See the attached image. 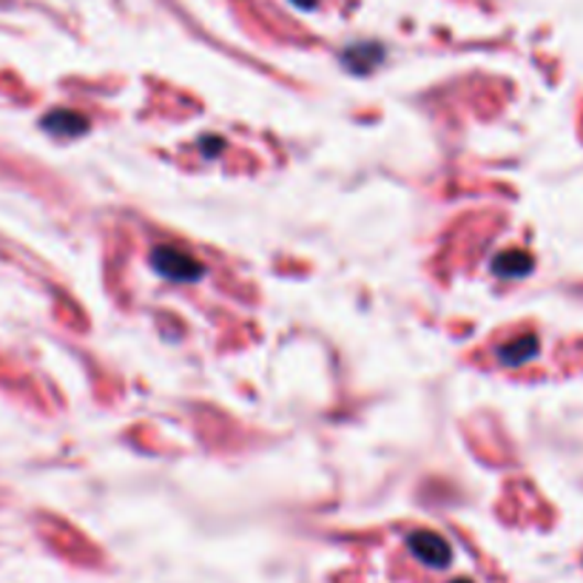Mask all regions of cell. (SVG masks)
<instances>
[{"instance_id": "cell-5", "label": "cell", "mask_w": 583, "mask_h": 583, "mask_svg": "<svg viewBox=\"0 0 583 583\" xmlns=\"http://www.w3.org/2000/svg\"><path fill=\"white\" fill-rule=\"evenodd\" d=\"M538 350H541V345H538L536 336H523V339H516L509 342V345L498 347V359H501L507 367H516L523 365V361L536 359Z\"/></svg>"}, {"instance_id": "cell-1", "label": "cell", "mask_w": 583, "mask_h": 583, "mask_svg": "<svg viewBox=\"0 0 583 583\" xmlns=\"http://www.w3.org/2000/svg\"><path fill=\"white\" fill-rule=\"evenodd\" d=\"M151 264L156 268V273L171 282H197L203 279L205 264L199 259L191 257L188 251H180V248H171V245H160L151 253Z\"/></svg>"}, {"instance_id": "cell-4", "label": "cell", "mask_w": 583, "mask_h": 583, "mask_svg": "<svg viewBox=\"0 0 583 583\" xmlns=\"http://www.w3.org/2000/svg\"><path fill=\"white\" fill-rule=\"evenodd\" d=\"M532 264L536 262H532V257L527 251H504L493 259V271L504 279H518L527 277L532 271Z\"/></svg>"}, {"instance_id": "cell-7", "label": "cell", "mask_w": 583, "mask_h": 583, "mask_svg": "<svg viewBox=\"0 0 583 583\" xmlns=\"http://www.w3.org/2000/svg\"><path fill=\"white\" fill-rule=\"evenodd\" d=\"M293 7L296 9H302V12H307V9H313L316 7V0H291Z\"/></svg>"}, {"instance_id": "cell-8", "label": "cell", "mask_w": 583, "mask_h": 583, "mask_svg": "<svg viewBox=\"0 0 583 583\" xmlns=\"http://www.w3.org/2000/svg\"><path fill=\"white\" fill-rule=\"evenodd\" d=\"M455 583H469V581H455Z\"/></svg>"}, {"instance_id": "cell-6", "label": "cell", "mask_w": 583, "mask_h": 583, "mask_svg": "<svg viewBox=\"0 0 583 583\" xmlns=\"http://www.w3.org/2000/svg\"><path fill=\"white\" fill-rule=\"evenodd\" d=\"M381 57H385L381 46H376V43H359V46H350L345 52V66L353 68V72H370Z\"/></svg>"}, {"instance_id": "cell-2", "label": "cell", "mask_w": 583, "mask_h": 583, "mask_svg": "<svg viewBox=\"0 0 583 583\" xmlns=\"http://www.w3.org/2000/svg\"><path fill=\"white\" fill-rule=\"evenodd\" d=\"M408 550L413 552L415 561H421L424 566H433V570H444L453 561V550L450 543L441 536L430 532V529H419L408 538Z\"/></svg>"}, {"instance_id": "cell-3", "label": "cell", "mask_w": 583, "mask_h": 583, "mask_svg": "<svg viewBox=\"0 0 583 583\" xmlns=\"http://www.w3.org/2000/svg\"><path fill=\"white\" fill-rule=\"evenodd\" d=\"M43 126L57 137H77L88 129V120L83 115H77V111L57 109L43 120Z\"/></svg>"}]
</instances>
